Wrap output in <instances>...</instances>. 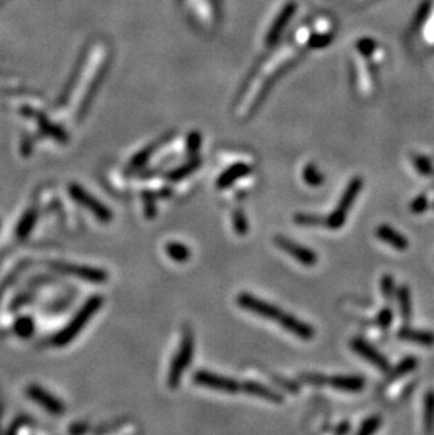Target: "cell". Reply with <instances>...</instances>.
<instances>
[{"instance_id":"cell-1","label":"cell","mask_w":434,"mask_h":435,"mask_svg":"<svg viewBox=\"0 0 434 435\" xmlns=\"http://www.w3.org/2000/svg\"><path fill=\"white\" fill-rule=\"evenodd\" d=\"M103 306V297L99 294H95L88 299V301L79 308V311L73 316V320L68 326H65L54 338L53 344L58 348L67 347L71 341H73L78 334L86 327L89 320L99 311V308Z\"/></svg>"},{"instance_id":"cell-2","label":"cell","mask_w":434,"mask_h":435,"mask_svg":"<svg viewBox=\"0 0 434 435\" xmlns=\"http://www.w3.org/2000/svg\"><path fill=\"white\" fill-rule=\"evenodd\" d=\"M195 353V340H194V333L191 327L185 326L182 330V340L179 344V350L175 354V358L171 362V367L168 372V386L171 389H176L181 383L182 375L192 362Z\"/></svg>"},{"instance_id":"cell-3","label":"cell","mask_w":434,"mask_h":435,"mask_svg":"<svg viewBox=\"0 0 434 435\" xmlns=\"http://www.w3.org/2000/svg\"><path fill=\"white\" fill-rule=\"evenodd\" d=\"M364 181L360 176H356L350 181V183L347 185L344 193L342 195L339 205L336 206L334 212H332L327 218H326V225L330 230H340L347 220V215L351 209V206L356 203V199L359 198L360 192H361Z\"/></svg>"},{"instance_id":"cell-4","label":"cell","mask_w":434,"mask_h":435,"mask_svg":"<svg viewBox=\"0 0 434 435\" xmlns=\"http://www.w3.org/2000/svg\"><path fill=\"white\" fill-rule=\"evenodd\" d=\"M68 193L79 206L85 208L89 213H92L100 222L107 224V222L112 221V218H113L112 210L106 205H103L100 200H97L95 196H92L88 190H85L80 185L71 183L70 188H68Z\"/></svg>"},{"instance_id":"cell-5","label":"cell","mask_w":434,"mask_h":435,"mask_svg":"<svg viewBox=\"0 0 434 435\" xmlns=\"http://www.w3.org/2000/svg\"><path fill=\"white\" fill-rule=\"evenodd\" d=\"M237 304L241 308L253 314H257L263 318H268V320H280L281 316L284 314L278 306L271 304L265 300H261L251 293H240L237 296Z\"/></svg>"},{"instance_id":"cell-6","label":"cell","mask_w":434,"mask_h":435,"mask_svg":"<svg viewBox=\"0 0 434 435\" xmlns=\"http://www.w3.org/2000/svg\"><path fill=\"white\" fill-rule=\"evenodd\" d=\"M194 383L205 387H211L218 392H224L228 394H234L241 392V383H238L233 377H227L223 375H217L209 370H196L192 376Z\"/></svg>"},{"instance_id":"cell-7","label":"cell","mask_w":434,"mask_h":435,"mask_svg":"<svg viewBox=\"0 0 434 435\" xmlns=\"http://www.w3.org/2000/svg\"><path fill=\"white\" fill-rule=\"evenodd\" d=\"M274 242L280 249L290 254L293 259H296L297 262H300L305 267H314L319 261V257L313 249H310L307 247H303V245L292 241L290 238H287L284 235H277L274 238Z\"/></svg>"},{"instance_id":"cell-8","label":"cell","mask_w":434,"mask_h":435,"mask_svg":"<svg viewBox=\"0 0 434 435\" xmlns=\"http://www.w3.org/2000/svg\"><path fill=\"white\" fill-rule=\"evenodd\" d=\"M54 268L58 269L60 272H64L67 275H73L90 284H105L109 279L107 272L99 268L80 267V265H73V264H54Z\"/></svg>"},{"instance_id":"cell-9","label":"cell","mask_w":434,"mask_h":435,"mask_svg":"<svg viewBox=\"0 0 434 435\" xmlns=\"http://www.w3.org/2000/svg\"><path fill=\"white\" fill-rule=\"evenodd\" d=\"M27 394L31 400H34L37 404H40L43 409H46L47 412H50L54 416H61L65 412L64 403L38 385L28 386L27 387Z\"/></svg>"},{"instance_id":"cell-10","label":"cell","mask_w":434,"mask_h":435,"mask_svg":"<svg viewBox=\"0 0 434 435\" xmlns=\"http://www.w3.org/2000/svg\"><path fill=\"white\" fill-rule=\"evenodd\" d=\"M350 347H351L353 351H356L364 360H366L368 362H371L374 366H376L381 372L388 373L391 370V363H389V361L376 348H374L368 341H365L364 338L357 337V338L351 340Z\"/></svg>"},{"instance_id":"cell-11","label":"cell","mask_w":434,"mask_h":435,"mask_svg":"<svg viewBox=\"0 0 434 435\" xmlns=\"http://www.w3.org/2000/svg\"><path fill=\"white\" fill-rule=\"evenodd\" d=\"M278 321H280L282 328H285L287 331H290V334H293L295 337H297L303 341H310V340L314 338V334H316L314 328L310 324L303 323L302 320L296 318L292 314L284 313Z\"/></svg>"},{"instance_id":"cell-12","label":"cell","mask_w":434,"mask_h":435,"mask_svg":"<svg viewBox=\"0 0 434 435\" xmlns=\"http://www.w3.org/2000/svg\"><path fill=\"white\" fill-rule=\"evenodd\" d=\"M329 385L340 392L360 393L366 386V382L360 375H336L329 377Z\"/></svg>"},{"instance_id":"cell-13","label":"cell","mask_w":434,"mask_h":435,"mask_svg":"<svg viewBox=\"0 0 434 435\" xmlns=\"http://www.w3.org/2000/svg\"><path fill=\"white\" fill-rule=\"evenodd\" d=\"M241 392L250 394V396H255V397H261L265 399L271 403H278L281 404L284 402V396L281 393H278L277 390L258 383V382H253V380H245L241 383Z\"/></svg>"},{"instance_id":"cell-14","label":"cell","mask_w":434,"mask_h":435,"mask_svg":"<svg viewBox=\"0 0 434 435\" xmlns=\"http://www.w3.org/2000/svg\"><path fill=\"white\" fill-rule=\"evenodd\" d=\"M251 172V166L245 162H235L231 166H228L218 178L216 185L218 189H227L231 185H234L238 179L247 176Z\"/></svg>"},{"instance_id":"cell-15","label":"cell","mask_w":434,"mask_h":435,"mask_svg":"<svg viewBox=\"0 0 434 435\" xmlns=\"http://www.w3.org/2000/svg\"><path fill=\"white\" fill-rule=\"evenodd\" d=\"M376 237L389 244L392 248L398 249V251H406L409 248V241L405 235H402L399 231H396L395 228H392L388 224H382L375 230Z\"/></svg>"},{"instance_id":"cell-16","label":"cell","mask_w":434,"mask_h":435,"mask_svg":"<svg viewBox=\"0 0 434 435\" xmlns=\"http://www.w3.org/2000/svg\"><path fill=\"white\" fill-rule=\"evenodd\" d=\"M398 338L403 341H411L416 343L425 347H432L434 344V333L432 331H425V330H418V328H411V327H402L398 331Z\"/></svg>"},{"instance_id":"cell-17","label":"cell","mask_w":434,"mask_h":435,"mask_svg":"<svg viewBox=\"0 0 434 435\" xmlns=\"http://www.w3.org/2000/svg\"><path fill=\"white\" fill-rule=\"evenodd\" d=\"M202 165V159L198 158V156H194L189 162H186L185 165H181L172 171H169L165 178L169 181V182H179L182 179H185L186 176H189L191 173H194L196 169H199Z\"/></svg>"},{"instance_id":"cell-18","label":"cell","mask_w":434,"mask_h":435,"mask_svg":"<svg viewBox=\"0 0 434 435\" xmlns=\"http://www.w3.org/2000/svg\"><path fill=\"white\" fill-rule=\"evenodd\" d=\"M396 300L402 320L409 323L412 320V294L406 285H402L399 289H396Z\"/></svg>"},{"instance_id":"cell-19","label":"cell","mask_w":434,"mask_h":435,"mask_svg":"<svg viewBox=\"0 0 434 435\" xmlns=\"http://www.w3.org/2000/svg\"><path fill=\"white\" fill-rule=\"evenodd\" d=\"M165 252L169 257V259H172L178 264H185L192 257V252H191L189 247H186L185 244L178 242V241H169L165 245Z\"/></svg>"},{"instance_id":"cell-20","label":"cell","mask_w":434,"mask_h":435,"mask_svg":"<svg viewBox=\"0 0 434 435\" xmlns=\"http://www.w3.org/2000/svg\"><path fill=\"white\" fill-rule=\"evenodd\" d=\"M37 221V210L36 209H30L28 212L24 213V216L20 218L17 228H16V235L18 240H24L30 235L31 230L34 228Z\"/></svg>"},{"instance_id":"cell-21","label":"cell","mask_w":434,"mask_h":435,"mask_svg":"<svg viewBox=\"0 0 434 435\" xmlns=\"http://www.w3.org/2000/svg\"><path fill=\"white\" fill-rule=\"evenodd\" d=\"M302 176H303L305 183L312 188H319L324 183V175L313 163H307L305 166Z\"/></svg>"},{"instance_id":"cell-22","label":"cell","mask_w":434,"mask_h":435,"mask_svg":"<svg viewBox=\"0 0 434 435\" xmlns=\"http://www.w3.org/2000/svg\"><path fill=\"white\" fill-rule=\"evenodd\" d=\"M425 431L433 433L434 431V390H429L425 396Z\"/></svg>"},{"instance_id":"cell-23","label":"cell","mask_w":434,"mask_h":435,"mask_svg":"<svg viewBox=\"0 0 434 435\" xmlns=\"http://www.w3.org/2000/svg\"><path fill=\"white\" fill-rule=\"evenodd\" d=\"M416 367H418V360L415 357H406L405 360H402L392 369L391 379H398L401 376H405V375L413 372Z\"/></svg>"},{"instance_id":"cell-24","label":"cell","mask_w":434,"mask_h":435,"mask_svg":"<svg viewBox=\"0 0 434 435\" xmlns=\"http://www.w3.org/2000/svg\"><path fill=\"white\" fill-rule=\"evenodd\" d=\"M233 227H234L235 234L240 237H244L248 232V220H247L245 213L243 212V209L240 208L234 209L233 212Z\"/></svg>"},{"instance_id":"cell-25","label":"cell","mask_w":434,"mask_h":435,"mask_svg":"<svg viewBox=\"0 0 434 435\" xmlns=\"http://www.w3.org/2000/svg\"><path fill=\"white\" fill-rule=\"evenodd\" d=\"M14 333L21 337V338H28L31 337L33 331H34V321L30 317H20L16 323H14Z\"/></svg>"},{"instance_id":"cell-26","label":"cell","mask_w":434,"mask_h":435,"mask_svg":"<svg viewBox=\"0 0 434 435\" xmlns=\"http://www.w3.org/2000/svg\"><path fill=\"white\" fill-rule=\"evenodd\" d=\"M143 198V206H144L145 218H154L157 216V200H155V195L149 190H144L142 193Z\"/></svg>"},{"instance_id":"cell-27","label":"cell","mask_w":434,"mask_h":435,"mask_svg":"<svg viewBox=\"0 0 434 435\" xmlns=\"http://www.w3.org/2000/svg\"><path fill=\"white\" fill-rule=\"evenodd\" d=\"M295 222L297 225H305V227H317L324 224L326 225V218H320L316 215H307V213H300L295 216Z\"/></svg>"},{"instance_id":"cell-28","label":"cell","mask_w":434,"mask_h":435,"mask_svg":"<svg viewBox=\"0 0 434 435\" xmlns=\"http://www.w3.org/2000/svg\"><path fill=\"white\" fill-rule=\"evenodd\" d=\"M381 290H382V294L383 297L386 299V301H392L393 300V296L396 294V288H395V279L392 275L389 274H385L381 279Z\"/></svg>"},{"instance_id":"cell-29","label":"cell","mask_w":434,"mask_h":435,"mask_svg":"<svg viewBox=\"0 0 434 435\" xmlns=\"http://www.w3.org/2000/svg\"><path fill=\"white\" fill-rule=\"evenodd\" d=\"M393 323V311H392V307L386 306V307H382L381 311L378 313L376 316V326L382 330H388L391 328Z\"/></svg>"},{"instance_id":"cell-30","label":"cell","mask_w":434,"mask_h":435,"mask_svg":"<svg viewBox=\"0 0 434 435\" xmlns=\"http://www.w3.org/2000/svg\"><path fill=\"white\" fill-rule=\"evenodd\" d=\"M381 423H382V420H381L379 416H372V417L364 420L360 429H359V434L369 435L376 433L381 427Z\"/></svg>"},{"instance_id":"cell-31","label":"cell","mask_w":434,"mask_h":435,"mask_svg":"<svg viewBox=\"0 0 434 435\" xmlns=\"http://www.w3.org/2000/svg\"><path fill=\"white\" fill-rule=\"evenodd\" d=\"M299 379L305 383L313 385V386H323L329 383V377H326L322 373H314V372H303L299 375Z\"/></svg>"},{"instance_id":"cell-32","label":"cell","mask_w":434,"mask_h":435,"mask_svg":"<svg viewBox=\"0 0 434 435\" xmlns=\"http://www.w3.org/2000/svg\"><path fill=\"white\" fill-rule=\"evenodd\" d=\"M158 145H148L147 148H144L142 152H139L130 162V168L132 169H137L140 166H143L147 163V161L149 159V156L152 155V152L157 149Z\"/></svg>"},{"instance_id":"cell-33","label":"cell","mask_w":434,"mask_h":435,"mask_svg":"<svg viewBox=\"0 0 434 435\" xmlns=\"http://www.w3.org/2000/svg\"><path fill=\"white\" fill-rule=\"evenodd\" d=\"M413 162H415V166H416L419 173H422L425 176H429V175L433 173V165L429 161V158H426L423 155H416V156H413Z\"/></svg>"},{"instance_id":"cell-34","label":"cell","mask_w":434,"mask_h":435,"mask_svg":"<svg viewBox=\"0 0 434 435\" xmlns=\"http://www.w3.org/2000/svg\"><path fill=\"white\" fill-rule=\"evenodd\" d=\"M201 145H202V136L196 131L191 133L188 136V141H186V151L191 156H196L199 149H201Z\"/></svg>"},{"instance_id":"cell-35","label":"cell","mask_w":434,"mask_h":435,"mask_svg":"<svg viewBox=\"0 0 434 435\" xmlns=\"http://www.w3.org/2000/svg\"><path fill=\"white\" fill-rule=\"evenodd\" d=\"M411 212L415 215H422L426 212V209L429 208V200L426 195H419L412 203H411Z\"/></svg>"},{"instance_id":"cell-36","label":"cell","mask_w":434,"mask_h":435,"mask_svg":"<svg viewBox=\"0 0 434 435\" xmlns=\"http://www.w3.org/2000/svg\"><path fill=\"white\" fill-rule=\"evenodd\" d=\"M274 382H277L280 386H282L284 389H287L290 393L296 394L299 393V385L292 382V380H287V379H282V377H274Z\"/></svg>"},{"instance_id":"cell-37","label":"cell","mask_w":434,"mask_h":435,"mask_svg":"<svg viewBox=\"0 0 434 435\" xmlns=\"http://www.w3.org/2000/svg\"><path fill=\"white\" fill-rule=\"evenodd\" d=\"M350 430H351V424L349 421H343L334 429V433L336 434H347V433H350Z\"/></svg>"},{"instance_id":"cell-38","label":"cell","mask_w":434,"mask_h":435,"mask_svg":"<svg viewBox=\"0 0 434 435\" xmlns=\"http://www.w3.org/2000/svg\"><path fill=\"white\" fill-rule=\"evenodd\" d=\"M433 208H434V206H433Z\"/></svg>"}]
</instances>
